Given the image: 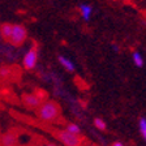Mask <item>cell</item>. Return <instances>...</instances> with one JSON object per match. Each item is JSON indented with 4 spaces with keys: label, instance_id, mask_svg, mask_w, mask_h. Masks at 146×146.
<instances>
[{
    "label": "cell",
    "instance_id": "277c9868",
    "mask_svg": "<svg viewBox=\"0 0 146 146\" xmlns=\"http://www.w3.org/2000/svg\"><path fill=\"white\" fill-rule=\"evenodd\" d=\"M38 63V50L35 47H31L29 51L25 54L24 60H22V64H24V68L27 70L34 69Z\"/></svg>",
    "mask_w": 146,
    "mask_h": 146
},
{
    "label": "cell",
    "instance_id": "8992f818",
    "mask_svg": "<svg viewBox=\"0 0 146 146\" xmlns=\"http://www.w3.org/2000/svg\"><path fill=\"white\" fill-rule=\"evenodd\" d=\"M16 145H17L16 134L8 132V133H4L0 137V146H16Z\"/></svg>",
    "mask_w": 146,
    "mask_h": 146
},
{
    "label": "cell",
    "instance_id": "9c48e42d",
    "mask_svg": "<svg viewBox=\"0 0 146 146\" xmlns=\"http://www.w3.org/2000/svg\"><path fill=\"white\" fill-rule=\"evenodd\" d=\"M12 26L13 24H9V22H4V24L0 25V35H1L3 39H9V36L12 34Z\"/></svg>",
    "mask_w": 146,
    "mask_h": 146
},
{
    "label": "cell",
    "instance_id": "7c38bea8",
    "mask_svg": "<svg viewBox=\"0 0 146 146\" xmlns=\"http://www.w3.org/2000/svg\"><path fill=\"white\" fill-rule=\"evenodd\" d=\"M138 128H140V133L142 136L143 141L146 142V119L145 117H141L140 121H138Z\"/></svg>",
    "mask_w": 146,
    "mask_h": 146
},
{
    "label": "cell",
    "instance_id": "ba28073f",
    "mask_svg": "<svg viewBox=\"0 0 146 146\" xmlns=\"http://www.w3.org/2000/svg\"><path fill=\"white\" fill-rule=\"evenodd\" d=\"M80 13H81V17L85 21H89L93 16V7L89 5V4H81L80 5Z\"/></svg>",
    "mask_w": 146,
    "mask_h": 146
},
{
    "label": "cell",
    "instance_id": "e0dca14e",
    "mask_svg": "<svg viewBox=\"0 0 146 146\" xmlns=\"http://www.w3.org/2000/svg\"><path fill=\"white\" fill-rule=\"evenodd\" d=\"M46 146H58V145H55L54 142H47L46 143Z\"/></svg>",
    "mask_w": 146,
    "mask_h": 146
},
{
    "label": "cell",
    "instance_id": "4fadbf2b",
    "mask_svg": "<svg viewBox=\"0 0 146 146\" xmlns=\"http://www.w3.org/2000/svg\"><path fill=\"white\" fill-rule=\"evenodd\" d=\"M94 125L97 129H99V131H106V128H107V124L104 120H102L100 117H95L94 119Z\"/></svg>",
    "mask_w": 146,
    "mask_h": 146
},
{
    "label": "cell",
    "instance_id": "30bf717a",
    "mask_svg": "<svg viewBox=\"0 0 146 146\" xmlns=\"http://www.w3.org/2000/svg\"><path fill=\"white\" fill-rule=\"evenodd\" d=\"M67 132H69V133L72 134H76V136H81V128L78 127L77 124H74V123H68L67 125H65V128H64Z\"/></svg>",
    "mask_w": 146,
    "mask_h": 146
},
{
    "label": "cell",
    "instance_id": "7a4b0ae2",
    "mask_svg": "<svg viewBox=\"0 0 146 146\" xmlns=\"http://www.w3.org/2000/svg\"><path fill=\"white\" fill-rule=\"evenodd\" d=\"M55 137L59 140V142L63 143L64 146H84V138L81 136H76L65 129H60V131L55 132Z\"/></svg>",
    "mask_w": 146,
    "mask_h": 146
},
{
    "label": "cell",
    "instance_id": "3957f363",
    "mask_svg": "<svg viewBox=\"0 0 146 146\" xmlns=\"http://www.w3.org/2000/svg\"><path fill=\"white\" fill-rule=\"evenodd\" d=\"M27 38V30L26 27L21 24H13L12 26V34L9 36L8 42L15 47H20L24 44V42Z\"/></svg>",
    "mask_w": 146,
    "mask_h": 146
},
{
    "label": "cell",
    "instance_id": "6da1fadb",
    "mask_svg": "<svg viewBox=\"0 0 146 146\" xmlns=\"http://www.w3.org/2000/svg\"><path fill=\"white\" fill-rule=\"evenodd\" d=\"M38 117L43 121H55L60 116V107L54 100H46L36 111Z\"/></svg>",
    "mask_w": 146,
    "mask_h": 146
},
{
    "label": "cell",
    "instance_id": "8fae6325",
    "mask_svg": "<svg viewBox=\"0 0 146 146\" xmlns=\"http://www.w3.org/2000/svg\"><path fill=\"white\" fill-rule=\"evenodd\" d=\"M132 60H133L134 65L138 67V68H141L143 65V58H142V55H141L138 51H134L133 54H132Z\"/></svg>",
    "mask_w": 146,
    "mask_h": 146
},
{
    "label": "cell",
    "instance_id": "5b68a950",
    "mask_svg": "<svg viewBox=\"0 0 146 146\" xmlns=\"http://www.w3.org/2000/svg\"><path fill=\"white\" fill-rule=\"evenodd\" d=\"M22 103H24L25 106L27 107V108H30V110H38L43 102H40L39 98H38L33 93V94H24V95H22Z\"/></svg>",
    "mask_w": 146,
    "mask_h": 146
},
{
    "label": "cell",
    "instance_id": "2e32d148",
    "mask_svg": "<svg viewBox=\"0 0 146 146\" xmlns=\"http://www.w3.org/2000/svg\"><path fill=\"white\" fill-rule=\"evenodd\" d=\"M112 146H124V143H123V142H119V141H117V142H113Z\"/></svg>",
    "mask_w": 146,
    "mask_h": 146
},
{
    "label": "cell",
    "instance_id": "52a82bcc",
    "mask_svg": "<svg viewBox=\"0 0 146 146\" xmlns=\"http://www.w3.org/2000/svg\"><path fill=\"white\" fill-rule=\"evenodd\" d=\"M59 63H60V65L64 68V69L67 70V72H74V63H73L70 59H68L67 56H59Z\"/></svg>",
    "mask_w": 146,
    "mask_h": 146
},
{
    "label": "cell",
    "instance_id": "5bb4252c",
    "mask_svg": "<svg viewBox=\"0 0 146 146\" xmlns=\"http://www.w3.org/2000/svg\"><path fill=\"white\" fill-rule=\"evenodd\" d=\"M34 94L36 95V97L39 98L40 102H46V98H47V94H46L44 90H40V89H38L36 90V93H34Z\"/></svg>",
    "mask_w": 146,
    "mask_h": 146
},
{
    "label": "cell",
    "instance_id": "9a60e30c",
    "mask_svg": "<svg viewBox=\"0 0 146 146\" xmlns=\"http://www.w3.org/2000/svg\"><path fill=\"white\" fill-rule=\"evenodd\" d=\"M9 74V68L8 67H1L0 68V76L1 77H7Z\"/></svg>",
    "mask_w": 146,
    "mask_h": 146
},
{
    "label": "cell",
    "instance_id": "ac0fdd59",
    "mask_svg": "<svg viewBox=\"0 0 146 146\" xmlns=\"http://www.w3.org/2000/svg\"><path fill=\"white\" fill-rule=\"evenodd\" d=\"M89 146H99V145H89Z\"/></svg>",
    "mask_w": 146,
    "mask_h": 146
}]
</instances>
